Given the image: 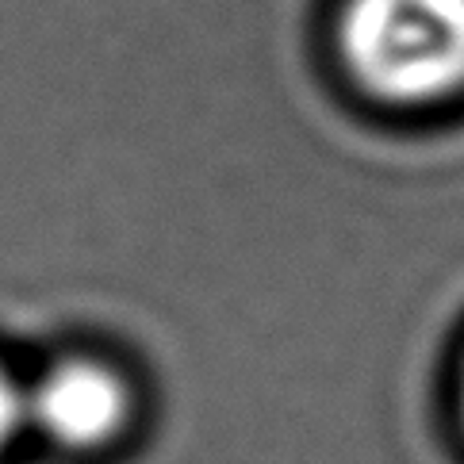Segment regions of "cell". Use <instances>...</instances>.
Segmentation results:
<instances>
[{
	"label": "cell",
	"instance_id": "6da1fadb",
	"mask_svg": "<svg viewBox=\"0 0 464 464\" xmlns=\"http://www.w3.org/2000/svg\"><path fill=\"white\" fill-rule=\"evenodd\" d=\"M342 54L380 101H445L464 89V0H350Z\"/></svg>",
	"mask_w": 464,
	"mask_h": 464
},
{
	"label": "cell",
	"instance_id": "3957f363",
	"mask_svg": "<svg viewBox=\"0 0 464 464\" xmlns=\"http://www.w3.org/2000/svg\"><path fill=\"white\" fill-rule=\"evenodd\" d=\"M24 422V392L15 388V380L0 369V450L12 441V434Z\"/></svg>",
	"mask_w": 464,
	"mask_h": 464
},
{
	"label": "cell",
	"instance_id": "7a4b0ae2",
	"mask_svg": "<svg viewBox=\"0 0 464 464\" xmlns=\"http://www.w3.org/2000/svg\"><path fill=\"white\" fill-rule=\"evenodd\" d=\"M24 419L65 450H96L127 422V388L96 361H62L24 395Z\"/></svg>",
	"mask_w": 464,
	"mask_h": 464
}]
</instances>
